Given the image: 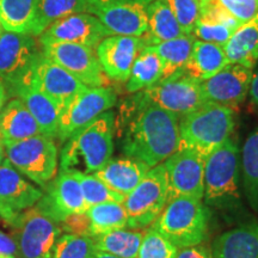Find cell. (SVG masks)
I'll return each mask as SVG.
<instances>
[{"mask_svg": "<svg viewBox=\"0 0 258 258\" xmlns=\"http://www.w3.org/2000/svg\"><path fill=\"white\" fill-rule=\"evenodd\" d=\"M179 117L137 92L122 103L115 116V133L122 153L148 167L163 164L178 150Z\"/></svg>", "mask_w": 258, "mask_h": 258, "instance_id": "1", "label": "cell"}, {"mask_svg": "<svg viewBox=\"0 0 258 258\" xmlns=\"http://www.w3.org/2000/svg\"><path fill=\"white\" fill-rule=\"evenodd\" d=\"M115 112H103L80 128L63 143L60 151V170L95 175L112 158Z\"/></svg>", "mask_w": 258, "mask_h": 258, "instance_id": "2", "label": "cell"}, {"mask_svg": "<svg viewBox=\"0 0 258 258\" xmlns=\"http://www.w3.org/2000/svg\"><path fill=\"white\" fill-rule=\"evenodd\" d=\"M203 182L206 206L230 214L243 211L240 150L232 137L206 158Z\"/></svg>", "mask_w": 258, "mask_h": 258, "instance_id": "3", "label": "cell"}, {"mask_svg": "<svg viewBox=\"0 0 258 258\" xmlns=\"http://www.w3.org/2000/svg\"><path fill=\"white\" fill-rule=\"evenodd\" d=\"M235 110L214 103L179 117L178 150H190L207 158L233 134Z\"/></svg>", "mask_w": 258, "mask_h": 258, "instance_id": "4", "label": "cell"}, {"mask_svg": "<svg viewBox=\"0 0 258 258\" xmlns=\"http://www.w3.org/2000/svg\"><path fill=\"white\" fill-rule=\"evenodd\" d=\"M152 225L178 249L195 246L207 238L209 211L202 200L177 196Z\"/></svg>", "mask_w": 258, "mask_h": 258, "instance_id": "5", "label": "cell"}, {"mask_svg": "<svg viewBox=\"0 0 258 258\" xmlns=\"http://www.w3.org/2000/svg\"><path fill=\"white\" fill-rule=\"evenodd\" d=\"M4 146L6 159L12 166L42 188L56 176L59 151L54 138L38 134Z\"/></svg>", "mask_w": 258, "mask_h": 258, "instance_id": "6", "label": "cell"}, {"mask_svg": "<svg viewBox=\"0 0 258 258\" xmlns=\"http://www.w3.org/2000/svg\"><path fill=\"white\" fill-rule=\"evenodd\" d=\"M170 200L166 170L163 164L151 167L137 188L125 196L127 227L141 230L157 220Z\"/></svg>", "mask_w": 258, "mask_h": 258, "instance_id": "7", "label": "cell"}, {"mask_svg": "<svg viewBox=\"0 0 258 258\" xmlns=\"http://www.w3.org/2000/svg\"><path fill=\"white\" fill-rule=\"evenodd\" d=\"M17 244V258H53L54 247L61 235V226L34 207L9 222Z\"/></svg>", "mask_w": 258, "mask_h": 258, "instance_id": "8", "label": "cell"}, {"mask_svg": "<svg viewBox=\"0 0 258 258\" xmlns=\"http://www.w3.org/2000/svg\"><path fill=\"white\" fill-rule=\"evenodd\" d=\"M40 54L37 42L31 35L4 31L0 36V82L8 96L30 82Z\"/></svg>", "mask_w": 258, "mask_h": 258, "instance_id": "9", "label": "cell"}, {"mask_svg": "<svg viewBox=\"0 0 258 258\" xmlns=\"http://www.w3.org/2000/svg\"><path fill=\"white\" fill-rule=\"evenodd\" d=\"M152 0H86V12L112 35L143 37L147 31V5Z\"/></svg>", "mask_w": 258, "mask_h": 258, "instance_id": "10", "label": "cell"}, {"mask_svg": "<svg viewBox=\"0 0 258 258\" xmlns=\"http://www.w3.org/2000/svg\"><path fill=\"white\" fill-rule=\"evenodd\" d=\"M117 103V93L109 86L86 88L79 92L60 112L56 139L61 143L90 122L111 110Z\"/></svg>", "mask_w": 258, "mask_h": 258, "instance_id": "11", "label": "cell"}, {"mask_svg": "<svg viewBox=\"0 0 258 258\" xmlns=\"http://www.w3.org/2000/svg\"><path fill=\"white\" fill-rule=\"evenodd\" d=\"M141 92L153 104L178 117L196 110L207 103L203 98L201 82L183 73L154 84Z\"/></svg>", "mask_w": 258, "mask_h": 258, "instance_id": "12", "label": "cell"}, {"mask_svg": "<svg viewBox=\"0 0 258 258\" xmlns=\"http://www.w3.org/2000/svg\"><path fill=\"white\" fill-rule=\"evenodd\" d=\"M44 56L59 64L88 88L105 86L108 78L103 72L92 48L72 43H51L41 46Z\"/></svg>", "mask_w": 258, "mask_h": 258, "instance_id": "13", "label": "cell"}, {"mask_svg": "<svg viewBox=\"0 0 258 258\" xmlns=\"http://www.w3.org/2000/svg\"><path fill=\"white\" fill-rule=\"evenodd\" d=\"M44 189L46 194L42 195L35 207L53 220L62 222L71 214L88 211L78 172L60 170Z\"/></svg>", "mask_w": 258, "mask_h": 258, "instance_id": "14", "label": "cell"}, {"mask_svg": "<svg viewBox=\"0 0 258 258\" xmlns=\"http://www.w3.org/2000/svg\"><path fill=\"white\" fill-rule=\"evenodd\" d=\"M253 69L243 63H227L211 78L201 82L206 102L237 109L249 96Z\"/></svg>", "mask_w": 258, "mask_h": 258, "instance_id": "15", "label": "cell"}, {"mask_svg": "<svg viewBox=\"0 0 258 258\" xmlns=\"http://www.w3.org/2000/svg\"><path fill=\"white\" fill-rule=\"evenodd\" d=\"M111 32L88 12H80L54 22L38 36L41 46L51 43L80 44L96 49Z\"/></svg>", "mask_w": 258, "mask_h": 258, "instance_id": "16", "label": "cell"}, {"mask_svg": "<svg viewBox=\"0 0 258 258\" xmlns=\"http://www.w3.org/2000/svg\"><path fill=\"white\" fill-rule=\"evenodd\" d=\"M206 158L190 150H177L163 165L166 170L170 199L188 196L203 199Z\"/></svg>", "mask_w": 258, "mask_h": 258, "instance_id": "17", "label": "cell"}, {"mask_svg": "<svg viewBox=\"0 0 258 258\" xmlns=\"http://www.w3.org/2000/svg\"><path fill=\"white\" fill-rule=\"evenodd\" d=\"M43 191L25 179L6 159L0 166V217L8 222L34 207Z\"/></svg>", "mask_w": 258, "mask_h": 258, "instance_id": "18", "label": "cell"}, {"mask_svg": "<svg viewBox=\"0 0 258 258\" xmlns=\"http://www.w3.org/2000/svg\"><path fill=\"white\" fill-rule=\"evenodd\" d=\"M146 46L144 37L111 35L96 48L99 63L108 79L125 83L140 50Z\"/></svg>", "mask_w": 258, "mask_h": 258, "instance_id": "19", "label": "cell"}, {"mask_svg": "<svg viewBox=\"0 0 258 258\" xmlns=\"http://www.w3.org/2000/svg\"><path fill=\"white\" fill-rule=\"evenodd\" d=\"M31 83L59 105L60 110L88 86L42 53L32 70Z\"/></svg>", "mask_w": 258, "mask_h": 258, "instance_id": "20", "label": "cell"}, {"mask_svg": "<svg viewBox=\"0 0 258 258\" xmlns=\"http://www.w3.org/2000/svg\"><path fill=\"white\" fill-rule=\"evenodd\" d=\"M214 258H258V222H244L219 235L213 243Z\"/></svg>", "mask_w": 258, "mask_h": 258, "instance_id": "21", "label": "cell"}, {"mask_svg": "<svg viewBox=\"0 0 258 258\" xmlns=\"http://www.w3.org/2000/svg\"><path fill=\"white\" fill-rule=\"evenodd\" d=\"M12 96L17 97L24 103L28 110L36 120L42 134L56 139L61 110L53 99H50L46 93L35 86L31 80L19 86Z\"/></svg>", "mask_w": 258, "mask_h": 258, "instance_id": "22", "label": "cell"}, {"mask_svg": "<svg viewBox=\"0 0 258 258\" xmlns=\"http://www.w3.org/2000/svg\"><path fill=\"white\" fill-rule=\"evenodd\" d=\"M151 167L129 157L111 158L95 176L104 182L109 188L127 196L137 188Z\"/></svg>", "mask_w": 258, "mask_h": 258, "instance_id": "23", "label": "cell"}, {"mask_svg": "<svg viewBox=\"0 0 258 258\" xmlns=\"http://www.w3.org/2000/svg\"><path fill=\"white\" fill-rule=\"evenodd\" d=\"M42 134L36 120L21 99H11L0 112V138L3 143L12 144Z\"/></svg>", "mask_w": 258, "mask_h": 258, "instance_id": "24", "label": "cell"}, {"mask_svg": "<svg viewBox=\"0 0 258 258\" xmlns=\"http://www.w3.org/2000/svg\"><path fill=\"white\" fill-rule=\"evenodd\" d=\"M228 63L224 47L195 40L188 62L180 73L203 82L221 71Z\"/></svg>", "mask_w": 258, "mask_h": 258, "instance_id": "25", "label": "cell"}, {"mask_svg": "<svg viewBox=\"0 0 258 258\" xmlns=\"http://www.w3.org/2000/svg\"><path fill=\"white\" fill-rule=\"evenodd\" d=\"M224 50L228 63H243L254 70L258 62V12L235 30Z\"/></svg>", "mask_w": 258, "mask_h": 258, "instance_id": "26", "label": "cell"}, {"mask_svg": "<svg viewBox=\"0 0 258 258\" xmlns=\"http://www.w3.org/2000/svg\"><path fill=\"white\" fill-rule=\"evenodd\" d=\"M146 12L147 31L143 36L146 46H152L185 35L166 0H152L147 5Z\"/></svg>", "mask_w": 258, "mask_h": 258, "instance_id": "27", "label": "cell"}, {"mask_svg": "<svg viewBox=\"0 0 258 258\" xmlns=\"http://www.w3.org/2000/svg\"><path fill=\"white\" fill-rule=\"evenodd\" d=\"M194 41L195 38L191 35H183V36L173 38V40L152 44L161 63V76L159 82L169 79L182 72L188 62L190 54H191Z\"/></svg>", "mask_w": 258, "mask_h": 258, "instance_id": "28", "label": "cell"}, {"mask_svg": "<svg viewBox=\"0 0 258 258\" xmlns=\"http://www.w3.org/2000/svg\"><path fill=\"white\" fill-rule=\"evenodd\" d=\"M240 175L247 202L258 213V128L251 132L241 147Z\"/></svg>", "mask_w": 258, "mask_h": 258, "instance_id": "29", "label": "cell"}, {"mask_svg": "<svg viewBox=\"0 0 258 258\" xmlns=\"http://www.w3.org/2000/svg\"><path fill=\"white\" fill-rule=\"evenodd\" d=\"M161 63L157 51L152 46H145L140 50L132 67L129 78L125 83L128 93L144 91L160 80Z\"/></svg>", "mask_w": 258, "mask_h": 258, "instance_id": "30", "label": "cell"}, {"mask_svg": "<svg viewBox=\"0 0 258 258\" xmlns=\"http://www.w3.org/2000/svg\"><path fill=\"white\" fill-rule=\"evenodd\" d=\"M80 12H86V0H36L30 35L38 37L54 22Z\"/></svg>", "mask_w": 258, "mask_h": 258, "instance_id": "31", "label": "cell"}, {"mask_svg": "<svg viewBox=\"0 0 258 258\" xmlns=\"http://www.w3.org/2000/svg\"><path fill=\"white\" fill-rule=\"evenodd\" d=\"M145 232L138 230H114L92 237L96 250L121 258H137Z\"/></svg>", "mask_w": 258, "mask_h": 258, "instance_id": "32", "label": "cell"}, {"mask_svg": "<svg viewBox=\"0 0 258 258\" xmlns=\"http://www.w3.org/2000/svg\"><path fill=\"white\" fill-rule=\"evenodd\" d=\"M36 0H0V22L5 31L31 34Z\"/></svg>", "mask_w": 258, "mask_h": 258, "instance_id": "33", "label": "cell"}, {"mask_svg": "<svg viewBox=\"0 0 258 258\" xmlns=\"http://www.w3.org/2000/svg\"><path fill=\"white\" fill-rule=\"evenodd\" d=\"M91 237L127 227L128 217L123 203L106 202L92 206L86 211Z\"/></svg>", "mask_w": 258, "mask_h": 258, "instance_id": "34", "label": "cell"}, {"mask_svg": "<svg viewBox=\"0 0 258 258\" xmlns=\"http://www.w3.org/2000/svg\"><path fill=\"white\" fill-rule=\"evenodd\" d=\"M78 178L80 185H82L84 200H85L88 208L106 202L123 203L125 196L109 188L97 176L84 175V173L78 172Z\"/></svg>", "mask_w": 258, "mask_h": 258, "instance_id": "35", "label": "cell"}, {"mask_svg": "<svg viewBox=\"0 0 258 258\" xmlns=\"http://www.w3.org/2000/svg\"><path fill=\"white\" fill-rule=\"evenodd\" d=\"M95 251L92 237L64 233L56 241L53 258H93Z\"/></svg>", "mask_w": 258, "mask_h": 258, "instance_id": "36", "label": "cell"}, {"mask_svg": "<svg viewBox=\"0 0 258 258\" xmlns=\"http://www.w3.org/2000/svg\"><path fill=\"white\" fill-rule=\"evenodd\" d=\"M177 252L178 247L151 225L144 233L137 258H176Z\"/></svg>", "mask_w": 258, "mask_h": 258, "instance_id": "37", "label": "cell"}, {"mask_svg": "<svg viewBox=\"0 0 258 258\" xmlns=\"http://www.w3.org/2000/svg\"><path fill=\"white\" fill-rule=\"evenodd\" d=\"M200 4L217 6L241 24L258 12V0H200Z\"/></svg>", "mask_w": 258, "mask_h": 258, "instance_id": "38", "label": "cell"}, {"mask_svg": "<svg viewBox=\"0 0 258 258\" xmlns=\"http://www.w3.org/2000/svg\"><path fill=\"white\" fill-rule=\"evenodd\" d=\"M185 35H191L200 16V0H166Z\"/></svg>", "mask_w": 258, "mask_h": 258, "instance_id": "39", "label": "cell"}, {"mask_svg": "<svg viewBox=\"0 0 258 258\" xmlns=\"http://www.w3.org/2000/svg\"><path fill=\"white\" fill-rule=\"evenodd\" d=\"M237 29L238 28L230 27V25L198 21L194 28L192 36L199 41L209 42V43H215L224 47Z\"/></svg>", "mask_w": 258, "mask_h": 258, "instance_id": "40", "label": "cell"}, {"mask_svg": "<svg viewBox=\"0 0 258 258\" xmlns=\"http://www.w3.org/2000/svg\"><path fill=\"white\" fill-rule=\"evenodd\" d=\"M61 230L66 233L77 234V235H86L91 237V231H90V220L88 214L85 213H77V214H71L62 222H60Z\"/></svg>", "mask_w": 258, "mask_h": 258, "instance_id": "41", "label": "cell"}, {"mask_svg": "<svg viewBox=\"0 0 258 258\" xmlns=\"http://www.w3.org/2000/svg\"><path fill=\"white\" fill-rule=\"evenodd\" d=\"M0 258H17V244L12 235L0 230Z\"/></svg>", "mask_w": 258, "mask_h": 258, "instance_id": "42", "label": "cell"}, {"mask_svg": "<svg viewBox=\"0 0 258 258\" xmlns=\"http://www.w3.org/2000/svg\"><path fill=\"white\" fill-rule=\"evenodd\" d=\"M176 258H214V257H213L212 250H209L207 246H203L202 244H199V245H195V246L178 249Z\"/></svg>", "mask_w": 258, "mask_h": 258, "instance_id": "43", "label": "cell"}, {"mask_svg": "<svg viewBox=\"0 0 258 258\" xmlns=\"http://www.w3.org/2000/svg\"><path fill=\"white\" fill-rule=\"evenodd\" d=\"M249 96H250L251 104H252L253 106H256V108H258V66L256 70H253Z\"/></svg>", "mask_w": 258, "mask_h": 258, "instance_id": "44", "label": "cell"}, {"mask_svg": "<svg viewBox=\"0 0 258 258\" xmlns=\"http://www.w3.org/2000/svg\"><path fill=\"white\" fill-rule=\"evenodd\" d=\"M6 99H8V92H6L5 86L3 85V83L0 82V112L6 104Z\"/></svg>", "mask_w": 258, "mask_h": 258, "instance_id": "45", "label": "cell"}, {"mask_svg": "<svg viewBox=\"0 0 258 258\" xmlns=\"http://www.w3.org/2000/svg\"><path fill=\"white\" fill-rule=\"evenodd\" d=\"M93 258H121L117 256H114V254L108 253V252H103V251H95V254H93Z\"/></svg>", "mask_w": 258, "mask_h": 258, "instance_id": "46", "label": "cell"}, {"mask_svg": "<svg viewBox=\"0 0 258 258\" xmlns=\"http://www.w3.org/2000/svg\"><path fill=\"white\" fill-rule=\"evenodd\" d=\"M5 146H4V143H3L2 138H0V166H2V164L4 163L5 160Z\"/></svg>", "mask_w": 258, "mask_h": 258, "instance_id": "47", "label": "cell"}, {"mask_svg": "<svg viewBox=\"0 0 258 258\" xmlns=\"http://www.w3.org/2000/svg\"><path fill=\"white\" fill-rule=\"evenodd\" d=\"M4 28H3V24H2V22H0V36H2L3 34H4Z\"/></svg>", "mask_w": 258, "mask_h": 258, "instance_id": "48", "label": "cell"}]
</instances>
